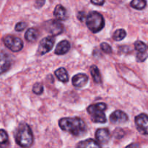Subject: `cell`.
Instances as JSON below:
<instances>
[{"label": "cell", "instance_id": "6da1fadb", "mask_svg": "<svg viewBox=\"0 0 148 148\" xmlns=\"http://www.w3.org/2000/svg\"><path fill=\"white\" fill-rule=\"evenodd\" d=\"M59 125L63 131L67 132L75 137L82 135L87 131L85 121L78 117L61 119L59 121Z\"/></svg>", "mask_w": 148, "mask_h": 148}, {"label": "cell", "instance_id": "7a4b0ae2", "mask_svg": "<svg viewBox=\"0 0 148 148\" xmlns=\"http://www.w3.org/2000/svg\"><path fill=\"white\" fill-rule=\"evenodd\" d=\"M14 140L20 147H30L33 143V134L30 126L25 123H21L17 129Z\"/></svg>", "mask_w": 148, "mask_h": 148}, {"label": "cell", "instance_id": "3957f363", "mask_svg": "<svg viewBox=\"0 0 148 148\" xmlns=\"http://www.w3.org/2000/svg\"><path fill=\"white\" fill-rule=\"evenodd\" d=\"M106 108V104L104 103H98L89 106L87 111L90 116L92 122L103 124L106 122V116L104 114Z\"/></svg>", "mask_w": 148, "mask_h": 148}, {"label": "cell", "instance_id": "277c9868", "mask_svg": "<svg viewBox=\"0 0 148 148\" xmlns=\"http://www.w3.org/2000/svg\"><path fill=\"white\" fill-rule=\"evenodd\" d=\"M86 25L89 30L93 33L101 31L105 25L104 18L101 13L92 11L89 12L86 17Z\"/></svg>", "mask_w": 148, "mask_h": 148}, {"label": "cell", "instance_id": "5b68a950", "mask_svg": "<svg viewBox=\"0 0 148 148\" xmlns=\"http://www.w3.org/2000/svg\"><path fill=\"white\" fill-rule=\"evenodd\" d=\"M4 44L7 49L13 52H18L23 48V42L20 38L12 35H8L3 38Z\"/></svg>", "mask_w": 148, "mask_h": 148}, {"label": "cell", "instance_id": "8992f818", "mask_svg": "<svg viewBox=\"0 0 148 148\" xmlns=\"http://www.w3.org/2000/svg\"><path fill=\"white\" fill-rule=\"evenodd\" d=\"M55 43V38L53 36H47L42 39L39 43L38 48L37 50V54L38 56H43L46 53H49Z\"/></svg>", "mask_w": 148, "mask_h": 148}, {"label": "cell", "instance_id": "52a82bcc", "mask_svg": "<svg viewBox=\"0 0 148 148\" xmlns=\"http://www.w3.org/2000/svg\"><path fill=\"white\" fill-rule=\"evenodd\" d=\"M136 128L142 134L148 135V116L141 114L137 116L134 119Z\"/></svg>", "mask_w": 148, "mask_h": 148}, {"label": "cell", "instance_id": "ba28073f", "mask_svg": "<svg viewBox=\"0 0 148 148\" xmlns=\"http://www.w3.org/2000/svg\"><path fill=\"white\" fill-rule=\"evenodd\" d=\"M45 29L52 36H58L64 30V26L59 20H49L45 23Z\"/></svg>", "mask_w": 148, "mask_h": 148}, {"label": "cell", "instance_id": "9c48e42d", "mask_svg": "<svg viewBox=\"0 0 148 148\" xmlns=\"http://www.w3.org/2000/svg\"><path fill=\"white\" fill-rule=\"evenodd\" d=\"M110 121L114 124H121L127 122L129 117L125 112L120 110H116L114 111L110 116Z\"/></svg>", "mask_w": 148, "mask_h": 148}, {"label": "cell", "instance_id": "30bf717a", "mask_svg": "<svg viewBox=\"0 0 148 148\" xmlns=\"http://www.w3.org/2000/svg\"><path fill=\"white\" fill-rule=\"evenodd\" d=\"M11 58L8 53L0 51V75L5 73L11 66Z\"/></svg>", "mask_w": 148, "mask_h": 148}, {"label": "cell", "instance_id": "8fae6325", "mask_svg": "<svg viewBox=\"0 0 148 148\" xmlns=\"http://www.w3.org/2000/svg\"><path fill=\"white\" fill-rule=\"evenodd\" d=\"M95 138L101 144H106L111 138L110 132L107 129H98L95 132Z\"/></svg>", "mask_w": 148, "mask_h": 148}, {"label": "cell", "instance_id": "7c38bea8", "mask_svg": "<svg viewBox=\"0 0 148 148\" xmlns=\"http://www.w3.org/2000/svg\"><path fill=\"white\" fill-rule=\"evenodd\" d=\"M88 82V75L83 73L75 75L72 78V84L76 88H82Z\"/></svg>", "mask_w": 148, "mask_h": 148}, {"label": "cell", "instance_id": "4fadbf2b", "mask_svg": "<svg viewBox=\"0 0 148 148\" xmlns=\"http://www.w3.org/2000/svg\"><path fill=\"white\" fill-rule=\"evenodd\" d=\"M69 49H70L69 42L66 40H64L58 43L54 52L57 55H63L67 53Z\"/></svg>", "mask_w": 148, "mask_h": 148}, {"label": "cell", "instance_id": "5bb4252c", "mask_svg": "<svg viewBox=\"0 0 148 148\" xmlns=\"http://www.w3.org/2000/svg\"><path fill=\"white\" fill-rule=\"evenodd\" d=\"M53 15L58 20H64L66 19V10L62 4L56 6L53 11Z\"/></svg>", "mask_w": 148, "mask_h": 148}, {"label": "cell", "instance_id": "9a60e30c", "mask_svg": "<svg viewBox=\"0 0 148 148\" xmlns=\"http://www.w3.org/2000/svg\"><path fill=\"white\" fill-rule=\"evenodd\" d=\"M55 75L59 81L62 82H67L69 81V75L67 71L64 67H60L55 71Z\"/></svg>", "mask_w": 148, "mask_h": 148}, {"label": "cell", "instance_id": "2e32d148", "mask_svg": "<svg viewBox=\"0 0 148 148\" xmlns=\"http://www.w3.org/2000/svg\"><path fill=\"white\" fill-rule=\"evenodd\" d=\"M38 37V32L36 29L29 28L26 31L25 34V38L27 41L30 42V43H33L37 40Z\"/></svg>", "mask_w": 148, "mask_h": 148}, {"label": "cell", "instance_id": "e0dca14e", "mask_svg": "<svg viewBox=\"0 0 148 148\" xmlns=\"http://www.w3.org/2000/svg\"><path fill=\"white\" fill-rule=\"evenodd\" d=\"M77 147H101V145L98 142L92 139H88V140L81 141L77 145Z\"/></svg>", "mask_w": 148, "mask_h": 148}, {"label": "cell", "instance_id": "ac0fdd59", "mask_svg": "<svg viewBox=\"0 0 148 148\" xmlns=\"http://www.w3.org/2000/svg\"><path fill=\"white\" fill-rule=\"evenodd\" d=\"M90 75L92 76L93 81L97 84H100L102 82V79H101V75L100 73L99 69L95 65H92L90 69Z\"/></svg>", "mask_w": 148, "mask_h": 148}, {"label": "cell", "instance_id": "d6986e66", "mask_svg": "<svg viewBox=\"0 0 148 148\" xmlns=\"http://www.w3.org/2000/svg\"><path fill=\"white\" fill-rule=\"evenodd\" d=\"M9 136L7 132L4 130H0V147H7L9 146Z\"/></svg>", "mask_w": 148, "mask_h": 148}, {"label": "cell", "instance_id": "ffe728a7", "mask_svg": "<svg viewBox=\"0 0 148 148\" xmlns=\"http://www.w3.org/2000/svg\"><path fill=\"white\" fill-rule=\"evenodd\" d=\"M130 5L136 10H142L145 8L146 5H147V1L146 0H132Z\"/></svg>", "mask_w": 148, "mask_h": 148}, {"label": "cell", "instance_id": "44dd1931", "mask_svg": "<svg viewBox=\"0 0 148 148\" xmlns=\"http://www.w3.org/2000/svg\"><path fill=\"white\" fill-rule=\"evenodd\" d=\"M126 36H127V33L124 29H118L114 33L113 38L116 41H120V40H123L126 37Z\"/></svg>", "mask_w": 148, "mask_h": 148}, {"label": "cell", "instance_id": "7402d4cb", "mask_svg": "<svg viewBox=\"0 0 148 148\" xmlns=\"http://www.w3.org/2000/svg\"><path fill=\"white\" fill-rule=\"evenodd\" d=\"M134 49L138 51V53H145L147 50V46L144 42L137 40L134 43Z\"/></svg>", "mask_w": 148, "mask_h": 148}, {"label": "cell", "instance_id": "603a6c76", "mask_svg": "<svg viewBox=\"0 0 148 148\" xmlns=\"http://www.w3.org/2000/svg\"><path fill=\"white\" fill-rule=\"evenodd\" d=\"M33 92L36 95H41L43 92V86L42 84L36 82L33 87Z\"/></svg>", "mask_w": 148, "mask_h": 148}, {"label": "cell", "instance_id": "cb8c5ba5", "mask_svg": "<svg viewBox=\"0 0 148 148\" xmlns=\"http://www.w3.org/2000/svg\"><path fill=\"white\" fill-rule=\"evenodd\" d=\"M101 50L103 52H105L106 53H112V48L110 46L109 44H108L107 43H102L101 44Z\"/></svg>", "mask_w": 148, "mask_h": 148}, {"label": "cell", "instance_id": "d4e9b609", "mask_svg": "<svg viewBox=\"0 0 148 148\" xmlns=\"http://www.w3.org/2000/svg\"><path fill=\"white\" fill-rule=\"evenodd\" d=\"M27 27V23H25V22H19L17 23V24L15 25V29L16 31L17 32H20V31H23V30H25V28Z\"/></svg>", "mask_w": 148, "mask_h": 148}, {"label": "cell", "instance_id": "484cf974", "mask_svg": "<svg viewBox=\"0 0 148 148\" xmlns=\"http://www.w3.org/2000/svg\"><path fill=\"white\" fill-rule=\"evenodd\" d=\"M147 58V54L145 53H138L137 55V60L139 62H143L145 61Z\"/></svg>", "mask_w": 148, "mask_h": 148}, {"label": "cell", "instance_id": "4316f807", "mask_svg": "<svg viewBox=\"0 0 148 148\" xmlns=\"http://www.w3.org/2000/svg\"><path fill=\"white\" fill-rule=\"evenodd\" d=\"M45 2H46V0H36L35 7L38 9L41 8V7L45 4Z\"/></svg>", "mask_w": 148, "mask_h": 148}, {"label": "cell", "instance_id": "83f0119b", "mask_svg": "<svg viewBox=\"0 0 148 148\" xmlns=\"http://www.w3.org/2000/svg\"><path fill=\"white\" fill-rule=\"evenodd\" d=\"M86 14H85V12H79L77 14V18L79 21L83 22L85 20V19H86Z\"/></svg>", "mask_w": 148, "mask_h": 148}, {"label": "cell", "instance_id": "f1b7e54d", "mask_svg": "<svg viewBox=\"0 0 148 148\" xmlns=\"http://www.w3.org/2000/svg\"><path fill=\"white\" fill-rule=\"evenodd\" d=\"M91 3L95 5L98 6H102L103 5L104 2H105V0H90Z\"/></svg>", "mask_w": 148, "mask_h": 148}, {"label": "cell", "instance_id": "f546056e", "mask_svg": "<svg viewBox=\"0 0 148 148\" xmlns=\"http://www.w3.org/2000/svg\"><path fill=\"white\" fill-rule=\"evenodd\" d=\"M134 146H137V147H138L139 145H132H132H130L128 147H134Z\"/></svg>", "mask_w": 148, "mask_h": 148}]
</instances>
